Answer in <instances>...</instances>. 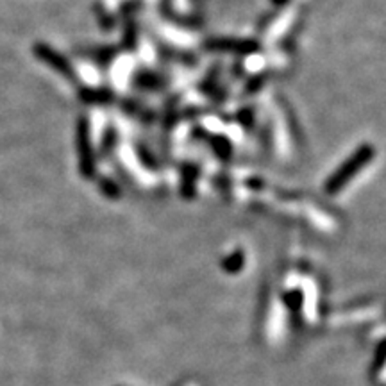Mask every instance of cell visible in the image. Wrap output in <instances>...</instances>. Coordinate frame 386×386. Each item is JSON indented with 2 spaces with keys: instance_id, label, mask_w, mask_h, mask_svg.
Listing matches in <instances>:
<instances>
[{
  "instance_id": "7a4b0ae2",
  "label": "cell",
  "mask_w": 386,
  "mask_h": 386,
  "mask_svg": "<svg viewBox=\"0 0 386 386\" xmlns=\"http://www.w3.org/2000/svg\"><path fill=\"white\" fill-rule=\"evenodd\" d=\"M77 139H79V156H81V170L85 175L93 174V154H92V145H89V132L88 125L81 124L77 131Z\"/></svg>"
},
{
  "instance_id": "3957f363",
  "label": "cell",
  "mask_w": 386,
  "mask_h": 386,
  "mask_svg": "<svg viewBox=\"0 0 386 386\" xmlns=\"http://www.w3.org/2000/svg\"><path fill=\"white\" fill-rule=\"evenodd\" d=\"M36 51H38V56L43 59V61L49 63V65L54 66V68H58L59 74L66 75V77H72V75H74V72H70L68 63H66L65 59H63V56L56 54V52L52 51L51 46L39 45L38 49H36Z\"/></svg>"
},
{
  "instance_id": "6da1fadb",
  "label": "cell",
  "mask_w": 386,
  "mask_h": 386,
  "mask_svg": "<svg viewBox=\"0 0 386 386\" xmlns=\"http://www.w3.org/2000/svg\"><path fill=\"white\" fill-rule=\"evenodd\" d=\"M372 156H374V149H372L371 145H363L361 149H358V151H356L347 161L342 163V165L336 168L335 174L325 181V192L332 195V193H338L342 188H345V185H347V182L351 181L368 161H371Z\"/></svg>"
}]
</instances>
